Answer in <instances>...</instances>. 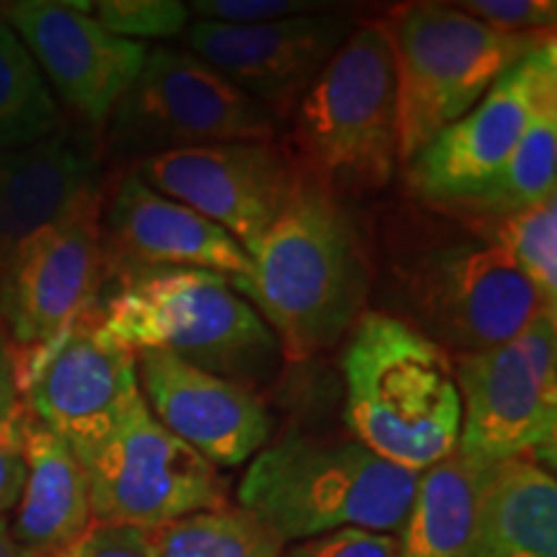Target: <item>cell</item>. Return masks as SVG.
Wrapping results in <instances>:
<instances>
[{
    "instance_id": "obj_29",
    "label": "cell",
    "mask_w": 557,
    "mask_h": 557,
    "mask_svg": "<svg viewBox=\"0 0 557 557\" xmlns=\"http://www.w3.org/2000/svg\"><path fill=\"white\" fill-rule=\"evenodd\" d=\"M455 5L493 32L517 37H555V0H468Z\"/></svg>"
},
{
    "instance_id": "obj_9",
    "label": "cell",
    "mask_w": 557,
    "mask_h": 557,
    "mask_svg": "<svg viewBox=\"0 0 557 557\" xmlns=\"http://www.w3.org/2000/svg\"><path fill=\"white\" fill-rule=\"evenodd\" d=\"M400 282L410 325L455 357L508 344L542 308L511 261L478 235L423 248Z\"/></svg>"
},
{
    "instance_id": "obj_34",
    "label": "cell",
    "mask_w": 557,
    "mask_h": 557,
    "mask_svg": "<svg viewBox=\"0 0 557 557\" xmlns=\"http://www.w3.org/2000/svg\"><path fill=\"white\" fill-rule=\"evenodd\" d=\"M0 557H26L11 534L9 517H0Z\"/></svg>"
},
{
    "instance_id": "obj_16",
    "label": "cell",
    "mask_w": 557,
    "mask_h": 557,
    "mask_svg": "<svg viewBox=\"0 0 557 557\" xmlns=\"http://www.w3.org/2000/svg\"><path fill=\"white\" fill-rule=\"evenodd\" d=\"M137 382L152 418L214 468H240L274 436V416L259 389L171 357L139 351Z\"/></svg>"
},
{
    "instance_id": "obj_8",
    "label": "cell",
    "mask_w": 557,
    "mask_h": 557,
    "mask_svg": "<svg viewBox=\"0 0 557 557\" xmlns=\"http://www.w3.org/2000/svg\"><path fill=\"white\" fill-rule=\"evenodd\" d=\"M78 462L99 524L152 532L191 513L230 506L218 468L160 426L145 398L107 438L78 455Z\"/></svg>"
},
{
    "instance_id": "obj_11",
    "label": "cell",
    "mask_w": 557,
    "mask_h": 557,
    "mask_svg": "<svg viewBox=\"0 0 557 557\" xmlns=\"http://www.w3.org/2000/svg\"><path fill=\"white\" fill-rule=\"evenodd\" d=\"M18 357V354H16ZM24 408L75 457L107 438L143 398L137 359L101 325L99 305L29 357H18Z\"/></svg>"
},
{
    "instance_id": "obj_13",
    "label": "cell",
    "mask_w": 557,
    "mask_h": 557,
    "mask_svg": "<svg viewBox=\"0 0 557 557\" xmlns=\"http://www.w3.org/2000/svg\"><path fill=\"white\" fill-rule=\"evenodd\" d=\"M549 99H557L555 37L500 75L462 120L408 160L410 189L436 209L468 197L511 156L532 116Z\"/></svg>"
},
{
    "instance_id": "obj_19",
    "label": "cell",
    "mask_w": 557,
    "mask_h": 557,
    "mask_svg": "<svg viewBox=\"0 0 557 557\" xmlns=\"http://www.w3.org/2000/svg\"><path fill=\"white\" fill-rule=\"evenodd\" d=\"M96 186L99 150L94 137L67 124L26 148L0 150V263Z\"/></svg>"
},
{
    "instance_id": "obj_27",
    "label": "cell",
    "mask_w": 557,
    "mask_h": 557,
    "mask_svg": "<svg viewBox=\"0 0 557 557\" xmlns=\"http://www.w3.org/2000/svg\"><path fill=\"white\" fill-rule=\"evenodd\" d=\"M90 11L114 37L143 45L145 39L184 37L191 24L189 9L178 0H101Z\"/></svg>"
},
{
    "instance_id": "obj_22",
    "label": "cell",
    "mask_w": 557,
    "mask_h": 557,
    "mask_svg": "<svg viewBox=\"0 0 557 557\" xmlns=\"http://www.w3.org/2000/svg\"><path fill=\"white\" fill-rule=\"evenodd\" d=\"M493 465L455 449L418 475L398 557H468Z\"/></svg>"
},
{
    "instance_id": "obj_32",
    "label": "cell",
    "mask_w": 557,
    "mask_h": 557,
    "mask_svg": "<svg viewBox=\"0 0 557 557\" xmlns=\"http://www.w3.org/2000/svg\"><path fill=\"white\" fill-rule=\"evenodd\" d=\"M24 421L18 426L0 431V517L16 508L26 480Z\"/></svg>"
},
{
    "instance_id": "obj_4",
    "label": "cell",
    "mask_w": 557,
    "mask_h": 557,
    "mask_svg": "<svg viewBox=\"0 0 557 557\" xmlns=\"http://www.w3.org/2000/svg\"><path fill=\"white\" fill-rule=\"evenodd\" d=\"M418 475L380 459L357 438L287 436L250 459L238 508L271 534L302 542L338 529L398 534Z\"/></svg>"
},
{
    "instance_id": "obj_10",
    "label": "cell",
    "mask_w": 557,
    "mask_h": 557,
    "mask_svg": "<svg viewBox=\"0 0 557 557\" xmlns=\"http://www.w3.org/2000/svg\"><path fill=\"white\" fill-rule=\"evenodd\" d=\"M103 278L101 189L96 186L0 263V325L18 357L41 351L94 310Z\"/></svg>"
},
{
    "instance_id": "obj_5",
    "label": "cell",
    "mask_w": 557,
    "mask_h": 557,
    "mask_svg": "<svg viewBox=\"0 0 557 557\" xmlns=\"http://www.w3.org/2000/svg\"><path fill=\"white\" fill-rule=\"evenodd\" d=\"M292 163L336 194L377 191L398 165V90L385 21L357 26L295 109Z\"/></svg>"
},
{
    "instance_id": "obj_21",
    "label": "cell",
    "mask_w": 557,
    "mask_h": 557,
    "mask_svg": "<svg viewBox=\"0 0 557 557\" xmlns=\"http://www.w3.org/2000/svg\"><path fill=\"white\" fill-rule=\"evenodd\" d=\"M468 557H557V483L540 459L493 465Z\"/></svg>"
},
{
    "instance_id": "obj_23",
    "label": "cell",
    "mask_w": 557,
    "mask_h": 557,
    "mask_svg": "<svg viewBox=\"0 0 557 557\" xmlns=\"http://www.w3.org/2000/svg\"><path fill=\"white\" fill-rule=\"evenodd\" d=\"M557 194V99L532 116L524 135L496 173L468 197L451 201L442 212L470 222L500 220Z\"/></svg>"
},
{
    "instance_id": "obj_31",
    "label": "cell",
    "mask_w": 557,
    "mask_h": 557,
    "mask_svg": "<svg viewBox=\"0 0 557 557\" xmlns=\"http://www.w3.org/2000/svg\"><path fill=\"white\" fill-rule=\"evenodd\" d=\"M60 557H158V553L148 529L94 521L88 532Z\"/></svg>"
},
{
    "instance_id": "obj_33",
    "label": "cell",
    "mask_w": 557,
    "mask_h": 557,
    "mask_svg": "<svg viewBox=\"0 0 557 557\" xmlns=\"http://www.w3.org/2000/svg\"><path fill=\"white\" fill-rule=\"evenodd\" d=\"M26 418L18 382V357L9 333L0 325V431L18 426Z\"/></svg>"
},
{
    "instance_id": "obj_26",
    "label": "cell",
    "mask_w": 557,
    "mask_h": 557,
    "mask_svg": "<svg viewBox=\"0 0 557 557\" xmlns=\"http://www.w3.org/2000/svg\"><path fill=\"white\" fill-rule=\"evenodd\" d=\"M472 230L511 261L542 308L557 310V194L508 218L475 222Z\"/></svg>"
},
{
    "instance_id": "obj_20",
    "label": "cell",
    "mask_w": 557,
    "mask_h": 557,
    "mask_svg": "<svg viewBox=\"0 0 557 557\" xmlns=\"http://www.w3.org/2000/svg\"><path fill=\"white\" fill-rule=\"evenodd\" d=\"M26 480L11 534L26 557H60L94 524L88 480L65 438L26 413Z\"/></svg>"
},
{
    "instance_id": "obj_30",
    "label": "cell",
    "mask_w": 557,
    "mask_h": 557,
    "mask_svg": "<svg viewBox=\"0 0 557 557\" xmlns=\"http://www.w3.org/2000/svg\"><path fill=\"white\" fill-rule=\"evenodd\" d=\"M282 557H398V537L367 529H338L295 542Z\"/></svg>"
},
{
    "instance_id": "obj_6",
    "label": "cell",
    "mask_w": 557,
    "mask_h": 557,
    "mask_svg": "<svg viewBox=\"0 0 557 557\" xmlns=\"http://www.w3.org/2000/svg\"><path fill=\"white\" fill-rule=\"evenodd\" d=\"M385 29L398 90L400 163L462 120L500 75L549 39L493 32L455 3L398 5Z\"/></svg>"
},
{
    "instance_id": "obj_28",
    "label": "cell",
    "mask_w": 557,
    "mask_h": 557,
    "mask_svg": "<svg viewBox=\"0 0 557 557\" xmlns=\"http://www.w3.org/2000/svg\"><path fill=\"white\" fill-rule=\"evenodd\" d=\"M194 21H209V24H271L295 16H310V13H325L344 9L341 3H318V0H194L186 3Z\"/></svg>"
},
{
    "instance_id": "obj_3",
    "label": "cell",
    "mask_w": 557,
    "mask_h": 557,
    "mask_svg": "<svg viewBox=\"0 0 557 557\" xmlns=\"http://www.w3.org/2000/svg\"><path fill=\"white\" fill-rule=\"evenodd\" d=\"M99 302L103 331L132 354L165 351L246 387L274 382L282 348L227 276L205 269H124ZM107 276V278H109Z\"/></svg>"
},
{
    "instance_id": "obj_12",
    "label": "cell",
    "mask_w": 557,
    "mask_h": 557,
    "mask_svg": "<svg viewBox=\"0 0 557 557\" xmlns=\"http://www.w3.org/2000/svg\"><path fill=\"white\" fill-rule=\"evenodd\" d=\"M152 191L220 225L250 256L297 189L299 171L274 139L222 143L139 160Z\"/></svg>"
},
{
    "instance_id": "obj_18",
    "label": "cell",
    "mask_w": 557,
    "mask_h": 557,
    "mask_svg": "<svg viewBox=\"0 0 557 557\" xmlns=\"http://www.w3.org/2000/svg\"><path fill=\"white\" fill-rule=\"evenodd\" d=\"M107 276L124 269H205L248 282L253 261L214 222L152 191L137 171L120 181L101 218Z\"/></svg>"
},
{
    "instance_id": "obj_17",
    "label": "cell",
    "mask_w": 557,
    "mask_h": 557,
    "mask_svg": "<svg viewBox=\"0 0 557 557\" xmlns=\"http://www.w3.org/2000/svg\"><path fill=\"white\" fill-rule=\"evenodd\" d=\"M451 361L462 400L459 451L487 465L513 457L553 459L557 387L537 377L517 341Z\"/></svg>"
},
{
    "instance_id": "obj_15",
    "label": "cell",
    "mask_w": 557,
    "mask_h": 557,
    "mask_svg": "<svg viewBox=\"0 0 557 557\" xmlns=\"http://www.w3.org/2000/svg\"><path fill=\"white\" fill-rule=\"evenodd\" d=\"M90 9L94 3L18 0L0 5V21L24 41L60 99L101 127L137 78L150 47L114 37L86 13Z\"/></svg>"
},
{
    "instance_id": "obj_7",
    "label": "cell",
    "mask_w": 557,
    "mask_h": 557,
    "mask_svg": "<svg viewBox=\"0 0 557 557\" xmlns=\"http://www.w3.org/2000/svg\"><path fill=\"white\" fill-rule=\"evenodd\" d=\"M109 148L120 156L163 152L222 143L274 139L269 111L227 83L189 50H148L137 78L109 116Z\"/></svg>"
},
{
    "instance_id": "obj_14",
    "label": "cell",
    "mask_w": 557,
    "mask_h": 557,
    "mask_svg": "<svg viewBox=\"0 0 557 557\" xmlns=\"http://www.w3.org/2000/svg\"><path fill=\"white\" fill-rule=\"evenodd\" d=\"M354 29L351 13L338 9L248 26L191 21L184 39L189 52L267 109L271 120H287Z\"/></svg>"
},
{
    "instance_id": "obj_2",
    "label": "cell",
    "mask_w": 557,
    "mask_h": 557,
    "mask_svg": "<svg viewBox=\"0 0 557 557\" xmlns=\"http://www.w3.org/2000/svg\"><path fill=\"white\" fill-rule=\"evenodd\" d=\"M348 333L341 369L351 436L416 475L447 459L462 426L449 354L387 312H361Z\"/></svg>"
},
{
    "instance_id": "obj_24",
    "label": "cell",
    "mask_w": 557,
    "mask_h": 557,
    "mask_svg": "<svg viewBox=\"0 0 557 557\" xmlns=\"http://www.w3.org/2000/svg\"><path fill=\"white\" fill-rule=\"evenodd\" d=\"M62 124L50 83L16 32L0 21V150L39 143Z\"/></svg>"
},
{
    "instance_id": "obj_25",
    "label": "cell",
    "mask_w": 557,
    "mask_h": 557,
    "mask_svg": "<svg viewBox=\"0 0 557 557\" xmlns=\"http://www.w3.org/2000/svg\"><path fill=\"white\" fill-rule=\"evenodd\" d=\"M158 557H282L284 542L238 506L201 511L150 532Z\"/></svg>"
},
{
    "instance_id": "obj_1",
    "label": "cell",
    "mask_w": 557,
    "mask_h": 557,
    "mask_svg": "<svg viewBox=\"0 0 557 557\" xmlns=\"http://www.w3.org/2000/svg\"><path fill=\"white\" fill-rule=\"evenodd\" d=\"M250 261V278L235 289L259 310L284 361L329 351L359 320L369 289L364 243L338 194L320 181L299 173Z\"/></svg>"
}]
</instances>
